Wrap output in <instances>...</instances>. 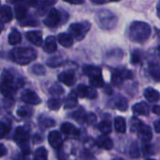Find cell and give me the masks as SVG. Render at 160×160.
I'll return each mask as SVG.
<instances>
[{"mask_svg": "<svg viewBox=\"0 0 160 160\" xmlns=\"http://www.w3.org/2000/svg\"><path fill=\"white\" fill-rule=\"evenodd\" d=\"M22 87V81L12 70H5L0 81V92L6 97L12 96L15 92Z\"/></svg>", "mask_w": 160, "mask_h": 160, "instance_id": "6da1fadb", "label": "cell"}, {"mask_svg": "<svg viewBox=\"0 0 160 160\" xmlns=\"http://www.w3.org/2000/svg\"><path fill=\"white\" fill-rule=\"evenodd\" d=\"M151 28L147 23L136 21L129 28V38L134 42H144L151 35Z\"/></svg>", "mask_w": 160, "mask_h": 160, "instance_id": "7a4b0ae2", "label": "cell"}, {"mask_svg": "<svg viewBox=\"0 0 160 160\" xmlns=\"http://www.w3.org/2000/svg\"><path fill=\"white\" fill-rule=\"evenodd\" d=\"M10 58L19 65H27L36 59L37 52L30 47H16L10 52Z\"/></svg>", "mask_w": 160, "mask_h": 160, "instance_id": "3957f363", "label": "cell"}, {"mask_svg": "<svg viewBox=\"0 0 160 160\" xmlns=\"http://www.w3.org/2000/svg\"><path fill=\"white\" fill-rule=\"evenodd\" d=\"M131 130L132 132H137L143 142H148L152 138L151 128L137 118H133L131 120Z\"/></svg>", "mask_w": 160, "mask_h": 160, "instance_id": "277c9868", "label": "cell"}, {"mask_svg": "<svg viewBox=\"0 0 160 160\" xmlns=\"http://www.w3.org/2000/svg\"><path fill=\"white\" fill-rule=\"evenodd\" d=\"M91 27V23L88 21H84L81 23H73L69 28L70 35L72 37V39H75L76 41H81L90 31Z\"/></svg>", "mask_w": 160, "mask_h": 160, "instance_id": "5b68a950", "label": "cell"}, {"mask_svg": "<svg viewBox=\"0 0 160 160\" xmlns=\"http://www.w3.org/2000/svg\"><path fill=\"white\" fill-rule=\"evenodd\" d=\"M118 19L109 11H101L97 13V23L104 29H111L116 27Z\"/></svg>", "mask_w": 160, "mask_h": 160, "instance_id": "8992f818", "label": "cell"}, {"mask_svg": "<svg viewBox=\"0 0 160 160\" xmlns=\"http://www.w3.org/2000/svg\"><path fill=\"white\" fill-rule=\"evenodd\" d=\"M61 20L60 13L58 10L52 9L46 15L45 19L43 20V24L48 28H56Z\"/></svg>", "mask_w": 160, "mask_h": 160, "instance_id": "52a82bcc", "label": "cell"}, {"mask_svg": "<svg viewBox=\"0 0 160 160\" xmlns=\"http://www.w3.org/2000/svg\"><path fill=\"white\" fill-rule=\"evenodd\" d=\"M76 95L82 98L95 99L97 97V92L92 87H88L84 85H79L76 88Z\"/></svg>", "mask_w": 160, "mask_h": 160, "instance_id": "ba28073f", "label": "cell"}, {"mask_svg": "<svg viewBox=\"0 0 160 160\" xmlns=\"http://www.w3.org/2000/svg\"><path fill=\"white\" fill-rule=\"evenodd\" d=\"M14 140L20 146L27 145L28 140H29V133H28V131L25 127H22V126L17 127L16 130H15V134H14Z\"/></svg>", "mask_w": 160, "mask_h": 160, "instance_id": "9c48e42d", "label": "cell"}, {"mask_svg": "<svg viewBox=\"0 0 160 160\" xmlns=\"http://www.w3.org/2000/svg\"><path fill=\"white\" fill-rule=\"evenodd\" d=\"M21 98H22V100L26 104L31 105V106L39 105L42 102V100L39 97V95L35 92H33L31 90H26V91H24L23 93H22V95H21Z\"/></svg>", "mask_w": 160, "mask_h": 160, "instance_id": "30bf717a", "label": "cell"}, {"mask_svg": "<svg viewBox=\"0 0 160 160\" xmlns=\"http://www.w3.org/2000/svg\"><path fill=\"white\" fill-rule=\"evenodd\" d=\"M48 142L51 145V147L55 149H58L62 146L63 138L59 132L58 131H52L48 135Z\"/></svg>", "mask_w": 160, "mask_h": 160, "instance_id": "8fae6325", "label": "cell"}, {"mask_svg": "<svg viewBox=\"0 0 160 160\" xmlns=\"http://www.w3.org/2000/svg\"><path fill=\"white\" fill-rule=\"evenodd\" d=\"M58 80L66 86H72L75 81L74 72L72 71H64L58 74Z\"/></svg>", "mask_w": 160, "mask_h": 160, "instance_id": "7c38bea8", "label": "cell"}, {"mask_svg": "<svg viewBox=\"0 0 160 160\" xmlns=\"http://www.w3.org/2000/svg\"><path fill=\"white\" fill-rule=\"evenodd\" d=\"M26 37L31 43L36 46H41L42 44V34L41 31H28L26 33Z\"/></svg>", "mask_w": 160, "mask_h": 160, "instance_id": "4fadbf2b", "label": "cell"}, {"mask_svg": "<svg viewBox=\"0 0 160 160\" xmlns=\"http://www.w3.org/2000/svg\"><path fill=\"white\" fill-rule=\"evenodd\" d=\"M83 72L91 78L102 76V71L99 67L93 65H85L83 67Z\"/></svg>", "mask_w": 160, "mask_h": 160, "instance_id": "5bb4252c", "label": "cell"}, {"mask_svg": "<svg viewBox=\"0 0 160 160\" xmlns=\"http://www.w3.org/2000/svg\"><path fill=\"white\" fill-rule=\"evenodd\" d=\"M42 49L44 52L48 53V54H53L54 52H56L57 50V42H56V38L54 36H49L45 39L43 45H42Z\"/></svg>", "mask_w": 160, "mask_h": 160, "instance_id": "9a60e30c", "label": "cell"}, {"mask_svg": "<svg viewBox=\"0 0 160 160\" xmlns=\"http://www.w3.org/2000/svg\"><path fill=\"white\" fill-rule=\"evenodd\" d=\"M148 71L150 75L153 80L160 82V64L157 62H150L148 66Z\"/></svg>", "mask_w": 160, "mask_h": 160, "instance_id": "2e32d148", "label": "cell"}, {"mask_svg": "<svg viewBox=\"0 0 160 160\" xmlns=\"http://www.w3.org/2000/svg\"><path fill=\"white\" fill-rule=\"evenodd\" d=\"M143 94H144L145 99H147L151 103H155V102H157L160 99L159 92L156 90L152 89V88H147V89H145Z\"/></svg>", "mask_w": 160, "mask_h": 160, "instance_id": "e0dca14e", "label": "cell"}, {"mask_svg": "<svg viewBox=\"0 0 160 160\" xmlns=\"http://www.w3.org/2000/svg\"><path fill=\"white\" fill-rule=\"evenodd\" d=\"M12 19V9L9 6H2L0 7V20L3 23H9Z\"/></svg>", "mask_w": 160, "mask_h": 160, "instance_id": "ac0fdd59", "label": "cell"}, {"mask_svg": "<svg viewBox=\"0 0 160 160\" xmlns=\"http://www.w3.org/2000/svg\"><path fill=\"white\" fill-rule=\"evenodd\" d=\"M60 129H61V132H62L63 134H65V135L74 136V137H76V136L79 135L78 129H77L74 125H72V123H70V122H64V123L61 125Z\"/></svg>", "mask_w": 160, "mask_h": 160, "instance_id": "d6986e66", "label": "cell"}, {"mask_svg": "<svg viewBox=\"0 0 160 160\" xmlns=\"http://www.w3.org/2000/svg\"><path fill=\"white\" fill-rule=\"evenodd\" d=\"M58 42L64 47H71L73 44V39L69 33H60V34H58Z\"/></svg>", "mask_w": 160, "mask_h": 160, "instance_id": "ffe728a7", "label": "cell"}, {"mask_svg": "<svg viewBox=\"0 0 160 160\" xmlns=\"http://www.w3.org/2000/svg\"><path fill=\"white\" fill-rule=\"evenodd\" d=\"M132 110H133V112L135 114H138V115L146 116V115L149 114V107L144 102H140V103H138V104L134 105L133 108H132Z\"/></svg>", "mask_w": 160, "mask_h": 160, "instance_id": "44dd1931", "label": "cell"}, {"mask_svg": "<svg viewBox=\"0 0 160 160\" xmlns=\"http://www.w3.org/2000/svg\"><path fill=\"white\" fill-rule=\"evenodd\" d=\"M97 145L100 147V148H103L105 150H111L112 147H113V142L112 140L106 135H103L101 136L98 140H97Z\"/></svg>", "mask_w": 160, "mask_h": 160, "instance_id": "7402d4cb", "label": "cell"}, {"mask_svg": "<svg viewBox=\"0 0 160 160\" xmlns=\"http://www.w3.org/2000/svg\"><path fill=\"white\" fill-rule=\"evenodd\" d=\"M114 125H115V129L118 133L123 134L126 131V122L124 118L122 117H116L114 120Z\"/></svg>", "mask_w": 160, "mask_h": 160, "instance_id": "603a6c76", "label": "cell"}, {"mask_svg": "<svg viewBox=\"0 0 160 160\" xmlns=\"http://www.w3.org/2000/svg\"><path fill=\"white\" fill-rule=\"evenodd\" d=\"M22 41V36H21V33L16 30V29H13L10 35H9V43L11 45H16L18 43H20Z\"/></svg>", "mask_w": 160, "mask_h": 160, "instance_id": "cb8c5ba5", "label": "cell"}, {"mask_svg": "<svg viewBox=\"0 0 160 160\" xmlns=\"http://www.w3.org/2000/svg\"><path fill=\"white\" fill-rule=\"evenodd\" d=\"M98 128H99V131L103 134V135H106L108 136L109 133H111L112 131V125H111V122L108 121V120H104L102 121L99 125H98Z\"/></svg>", "mask_w": 160, "mask_h": 160, "instance_id": "d4e9b609", "label": "cell"}, {"mask_svg": "<svg viewBox=\"0 0 160 160\" xmlns=\"http://www.w3.org/2000/svg\"><path fill=\"white\" fill-rule=\"evenodd\" d=\"M14 12H15V17L19 21H21L25 17H27L28 9L25 6H23V5H16L15 8H14Z\"/></svg>", "mask_w": 160, "mask_h": 160, "instance_id": "484cf974", "label": "cell"}, {"mask_svg": "<svg viewBox=\"0 0 160 160\" xmlns=\"http://www.w3.org/2000/svg\"><path fill=\"white\" fill-rule=\"evenodd\" d=\"M76 105H77V95L75 92H72L66 99V101L64 103V108H72L76 107Z\"/></svg>", "mask_w": 160, "mask_h": 160, "instance_id": "4316f807", "label": "cell"}, {"mask_svg": "<svg viewBox=\"0 0 160 160\" xmlns=\"http://www.w3.org/2000/svg\"><path fill=\"white\" fill-rule=\"evenodd\" d=\"M115 107L120 111H125V110H127V107H128L127 100L124 97H122V96H119L116 99V101H115Z\"/></svg>", "mask_w": 160, "mask_h": 160, "instance_id": "83f0119b", "label": "cell"}, {"mask_svg": "<svg viewBox=\"0 0 160 160\" xmlns=\"http://www.w3.org/2000/svg\"><path fill=\"white\" fill-rule=\"evenodd\" d=\"M33 160H47V152L45 148L43 147L38 148L34 152Z\"/></svg>", "mask_w": 160, "mask_h": 160, "instance_id": "f1b7e54d", "label": "cell"}, {"mask_svg": "<svg viewBox=\"0 0 160 160\" xmlns=\"http://www.w3.org/2000/svg\"><path fill=\"white\" fill-rule=\"evenodd\" d=\"M129 154L132 158H138L140 155V148L137 141L132 142L130 149H129Z\"/></svg>", "mask_w": 160, "mask_h": 160, "instance_id": "f546056e", "label": "cell"}, {"mask_svg": "<svg viewBox=\"0 0 160 160\" xmlns=\"http://www.w3.org/2000/svg\"><path fill=\"white\" fill-rule=\"evenodd\" d=\"M111 81H112V83H113L115 86H120V85L122 83L123 78H122V75L121 71L116 70V71H114V72H112Z\"/></svg>", "mask_w": 160, "mask_h": 160, "instance_id": "4dcf8cb0", "label": "cell"}, {"mask_svg": "<svg viewBox=\"0 0 160 160\" xmlns=\"http://www.w3.org/2000/svg\"><path fill=\"white\" fill-rule=\"evenodd\" d=\"M62 63H63V59L61 57H53L47 60V65L50 67H58Z\"/></svg>", "mask_w": 160, "mask_h": 160, "instance_id": "1f68e13d", "label": "cell"}, {"mask_svg": "<svg viewBox=\"0 0 160 160\" xmlns=\"http://www.w3.org/2000/svg\"><path fill=\"white\" fill-rule=\"evenodd\" d=\"M20 25L24 26V27H27V26H28V27H37L38 26V22L34 18L25 17L23 20L20 21Z\"/></svg>", "mask_w": 160, "mask_h": 160, "instance_id": "d6a6232c", "label": "cell"}, {"mask_svg": "<svg viewBox=\"0 0 160 160\" xmlns=\"http://www.w3.org/2000/svg\"><path fill=\"white\" fill-rule=\"evenodd\" d=\"M90 84L92 85V88H102L104 86V80L103 77H95V78H91L90 79Z\"/></svg>", "mask_w": 160, "mask_h": 160, "instance_id": "836d02e7", "label": "cell"}, {"mask_svg": "<svg viewBox=\"0 0 160 160\" xmlns=\"http://www.w3.org/2000/svg\"><path fill=\"white\" fill-rule=\"evenodd\" d=\"M40 122H41V124L43 126V127H52V126H54L55 125V121L53 120V119H51V118H48V117H42L41 119H40Z\"/></svg>", "mask_w": 160, "mask_h": 160, "instance_id": "e575fe53", "label": "cell"}, {"mask_svg": "<svg viewBox=\"0 0 160 160\" xmlns=\"http://www.w3.org/2000/svg\"><path fill=\"white\" fill-rule=\"evenodd\" d=\"M47 105H48V108L51 110H58L60 108V102L56 98H52V99L48 100Z\"/></svg>", "mask_w": 160, "mask_h": 160, "instance_id": "d590c367", "label": "cell"}, {"mask_svg": "<svg viewBox=\"0 0 160 160\" xmlns=\"http://www.w3.org/2000/svg\"><path fill=\"white\" fill-rule=\"evenodd\" d=\"M17 115L21 118H27L31 115V110L28 107H22V108H18Z\"/></svg>", "mask_w": 160, "mask_h": 160, "instance_id": "8d00e7d4", "label": "cell"}, {"mask_svg": "<svg viewBox=\"0 0 160 160\" xmlns=\"http://www.w3.org/2000/svg\"><path fill=\"white\" fill-rule=\"evenodd\" d=\"M141 60V53L139 50H135L132 52L131 55V63L132 64H138Z\"/></svg>", "mask_w": 160, "mask_h": 160, "instance_id": "74e56055", "label": "cell"}, {"mask_svg": "<svg viewBox=\"0 0 160 160\" xmlns=\"http://www.w3.org/2000/svg\"><path fill=\"white\" fill-rule=\"evenodd\" d=\"M32 72L37 74V75L44 74L45 73V68L42 65H41V64H35L32 67Z\"/></svg>", "mask_w": 160, "mask_h": 160, "instance_id": "f35d334b", "label": "cell"}, {"mask_svg": "<svg viewBox=\"0 0 160 160\" xmlns=\"http://www.w3.org/2000/svg\"><path fill=\"white\" fill-rule=\"evenodd\" d=\"M49 92L51 94H54V95H61L63 93V89L61 88V86L59 85H53L50 89H49Z\"/></svg>", "mask_w": 160, "mask_h": 160, "instance_id": "ab89813d", "label": "cell"}, {"mask_svg": "<svg viewBox=\"0 0 160 160\" xmlns=\"http://www.w3.org/2000/svg\"><path fill=\"white\" fill-rule=\"evenodd\" d=\"M72 117L78 121H84L86 120V115H85V111H83L82 108H80L78 111H75L72 115Z\"/></svg>", "mask_w": 160, "mask_h": 160, "instance_id": "60d3db41", "label": "cell"}, {"mask_svg": "<svg viewBox=\"0 0 160 160\" xmlns=\"http://www.w3.org/2000/svg\"><path fill=\"white\" fill-rule=\"evenodd\" d=\"M8 133H9V128H8V126H7L5 123H3V122H0V139L3 138H5V137L7 136Z\"/></svg>", "mask_w": 160, "mask_h": 160, "instance_id": "b9f144b4", "label": "cell"}, {"mask_svg": "<svg viewBox=\"0 0 160 160\" xmlns=\"http://www.w3.org/2000/svg\"><path fill=\"white\" fill-rule=\"evenodd\" d=\"M58 0H44L42 3V8H46V7H51L53 5H55Z\"/></svg>", "mask_w": 160, "mask_h": 160, "instance_id": "7bdbcfd3", "label": "cell"}, {"mask_svg": "<svg viewBox=\"0 0 160 160\" xmlns=\"http://www.w3.org/2000/svg\"><path fill=\"white\" fill-rule=\"evenodd\" d=\"M143 152L145 154H153L154 152L152 150V146L150 144H145L143 146Z\"/></svg>", "mask_w": 160, "mask_h": 160, "instance_id": "ee69618b", "label": "cell"}, {"mask_svg": "<svg viewBox=\"0 0 160 160\" xmlns=\"http://www.w3.org/2000/svg\"><path fill=\"white\" fill-rule=\"evenodd\" d=\"M86 121H87L89 123H93V122L96 121V117H95L94 114L91 113V114H89L88 116H86Z\"/></svg>", "mask_w": 160, "mask_h": 160, "instance_id": "f6af8a7d", "label": "cell"}, {"mask_svg": "<svg viewBox=\"0 0 160 160\" xmlns=\"http://www.w3.org/2000/svg\"><path fill=\"white\" fill-rule=\"evenodd\" d=\"M64 1L73 5H81L84 3V0H64Z\"/></svg>", "mask_w": 160, "mask_h": 160, "instance_id": "bcb514c9", "label": "cell"}, {"mask_svg": "<svg viewBox=\"0 0 160 160\" xmlns=\"http://www.w3.org/2000/svg\"><path fill=\"white\" fill-rule=\"evenodd\" d=\"M7 153V148L5 147V145L0 143V157L4 156Z\"/></svg>", "mask_w": 160, "mask_h": 160, "instance_id": "7dc6e473", "label": "cell"}, {"mask_svg": "<svg viewBox=\"0 0 160 160\" xmlns=\"http://www.w3.org/2000/svg\"><path fill=\"white\" fill-rule=\"evenodd\" d=\"M25 1L28 6H31V7H35L39 3V0H25Z\"/></svg>", "mask_w": 160, "mask_h": 160, "instance_id": "c3c4849f", "label": "cell"}, {"mask_svg": "<svg viewBox=\"0 0 160 160\" xmlns=\"http://www.w3.org/2000/svg\"><path fill=\"white\" fill-rule=\"evenodd\" d=\"M153 127H154L155 132L160 134V119H159V120H157L156 122H154V123H153Z\"/></svg>", "mask_w": 160, "mask_h": 160, "instance_id": "681fc988", "label": "cell"}, {"mask_svg": "<svg viewBox=\"0 0 160 160\" xmlns=\"http://www.w3.org/2000/svg\"><path fill=\"white\" fill-rule=\"evenodd\" d=\"M152 112L156 115H160V107L159 106H154L152 108Z\"/></svg>", "mask_w": 160, "mask_h": 160, "instance_id": "f907efd6", "label": "cell"}, {"mask_svg": "<svg viewBox=\"0 0 160 160\" xmlns=\"http://www.w3.org/2000/svg\"><path fill=\"white\" fill-rule=\"evenodd\" d=\"M91 1L95 3V4H103L106 2V0H91Z\"/></svg>", "mask_w": 160, "mask_h": 160, "instance_id": "816d5d0a", "label": "cell"}, {"mask_svg": "<svg viewBox=\"0 0 160 160\" xmlns=\"http://www.w3.org/2000/svg\"><path fill=\"white\" fill-rule=\"evenodd\" d=\"M18 1H20V0H7V2L10 3V4H15Z\"/></svg>", "mask_w": 160, "mask_h": 160, "instance_id": "f5cc1de1", "label": "cell"}, {"mask_svg": "<svg viewBox=\"0 0 160 160\" xmlns=\"http://www.w3.org/2000/svg\"><path fill=\"white\" fill-rule=\"evenodd\" d=\"M3 28H4V24H3V22L1 20H0V33L2 32Z\"/></svg>", "mask_w": 160, "mask_h": 160, "instance_id": "db71d44e", "label": "cell"}, {"mask_svg": "<svg viewBox=\"0 0 160 160\" xmlns=\"http://www.w3.org/2000/svg\"><path fill=\"white\" fill-rule=\"evenodd\" d=\"M157 12H158V16L160 17V3H159V5L157 7Z\"/></svg>", "mask_w": 160, "mask_h": 160, "instance_id": "11a10c76", "label": "cell"}, {"mask_svg": "<svg viewBox=\"0 0 160 160\" xmlns=\"http://www.w3.org/2000/svg\"><path fill=\"white\" fill-rule=\"evenodd\" d=\"M110 1H112V2H118V1H120V0H110Z\"/></svg>", "mask_w": 160, "mask_h": 160, "instance_id": "9f6ffc18", "label": "cell"}, {"mask_svg": "<svg viewBox=\"0 0 160 160\" xmlns=\"http://www.w3.org/2000/svg\"><path fill=\"white\" fill-rule=\"evenodd\" d=\"M114 160H124V159H122V158H117V159H114Z\"/></svg>", "mask_w": 160, "mask_h": 160, "instance_id": "6f0895ef", "label": "cell"}, {"mask_svg": "<svg viewBox=\"0 0 160 160\" xmlns=\"http://www.w3.org/2000/svg\"><path fill=\"white\" fill-rule=\"evenodd\" d=\"M145 160H155V159H151V158H148V159H145Z\"/></svg>", "mask_w": 160, "mask_h": 160, "instance_id": "680465c9", "label": "cell"}, {"mask_svg": "<svg viewBox=\"0 0 160 160\" xmlns=\"http://www.w3.org/2000/svg\"><path fill=\"white\" fill-rule=\"evenodd\" d=\"M158 51H159V52H160V46H159V47H158Z\"/></svg>", "mask_w": 160, "mask_h": 160, "instance_id": "91938a15", "label": "cell"}]
</instances>
